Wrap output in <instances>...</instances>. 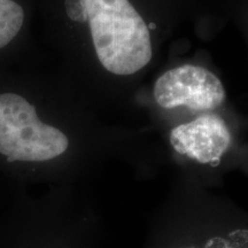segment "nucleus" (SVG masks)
<instances>
[{
    "label": "nucleus",
    "mask_w": 248,
    "mask_h": 248,
    "mask_svg": "<svg viewBox=\"0 0 248 248\" xmlns=\"http://www.w3.org/2000/svg\"><path fill=\"white\" fill-rule=\"evenodd\" d=\"M142 248H248V226L222 203L186 195L152 221Z\"/></svg>",
    "instance_id": "obj_1"
},
{
    "label": "nucleus",
    "mask_w": 248,
    "mask_h": 248,
    "mask_svg": "<svg viewBox=\"0 0 248 248\" xmlns=\"http://www.w3.org/2000/svg\"><path fill=\"white\" fill-rule=\"evenodd\" d=\"M95 53L119 76L138 73L153 54L150 29L129 0H85Z\"/></svg>",
    "instance_id": "obj_2"
},
{
    "label": "nucleus",
    "mask_w": 248,
    "mask_h": 248,
    "mask_svg": "<svg viewBox=\"0 0 248 248\" xmlns=\"http://www.w3.org/2000/svg\"><path fill=\"white\" fill-rule=\"evenodd\" d=\"M69 139L38 119L21 95L0 94V153L8 162H46L66 153Z\"/></svg>",
    "instance_id": "obj_3"
},
{
    "label": "nucleus",
    "mask_w": 248,
    "mask_h": 248,
    "mask_svg": "<svg viewBox=\"0 0 248 248\" xmlns=\"http://www.w3.org/2000/svg\"><path fill=\"white\" fill-rule=\"evenodd\" d=\"M154 98L166 109L184 106L194 111L213 110L225 100L221 79L212 71L183 64L162 74L154 85Z\"/></svg>",
    "instance_id": "obj_4"
},
{
    "label": "nucleus",
    "mask_w": 248,
    "mask_h": 248,
    "mask_svg": "<svg viewBox=\"0 0 248 248\" xmlns=\"http://www.w3.org/2000/svg\"><path fill=\"white\" fill-rule=\"evenodd\" d=\"M169 141L179 156L198 166L216 169L230 151L232 133L219 116L203 115L173 128Z\"/></svg>",
    "instance_id": "obj_5"
},
{
    "label": "nucleus",
    "mask_w": 248,
    "mask_h": 248,
    "mask_svg": "<svg viewBox=\"0 0 248 248\" xmlns=\"http://www.w3.org/2000/svg\"><path fill=\"white\" fill-rule=\"evenodd\" d=\"M24 12L13 0H0V48L15 38L22 28Z\"/></svg>",
    "instance_id": "obj_6"
},
{
    "label": "nucleus",
    "mask_w": 248,
    "mask_h": 248,
    "mask_svg": "<svg viewBox=\"0 0 248 248\" xmlns=\"http://www.w3.org/2000/svg\"><path fill=\"white\" fill-rule=\"evenodd\" d=\"M64 8L70 20L78 23H84L88 21L85 0H66Z\"/></svg>",
    "instance_id": "obj_7"
}]
</instances>
